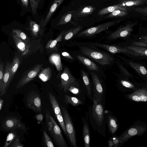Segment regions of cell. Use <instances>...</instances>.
Segmentation results:
<instances>
[{"label": "cell", "mask_w": 147, "mask_h": 147, "mask_svg": "<svg viewBox=\"0 0 147 147\" xmlns=\"http://www.w3.org/2000/svg\"><path fill=\"white\" fill-rule=\"evenodd\" d=\"M20 61L17 56L13 58L10 71L9 81L11 83L19 66Z\"/></svg>", "instance_id": "28"}, {"label": "cell", "mask_w": 147, "mask_h": 147, "mask_svg": "<svg viewBox=\"0 0 147 147\" xmlns=\"http://www.w3.org/2000/svg\"><path fill=\"white\" fill-rule=\"evenodd\" d=\"M9 147H23L24 145L20 142L19 136H17L9 146Z\"/></svg>", "instance_id": "43"}, {"label": "cell", "mask_w": 147, "mask_h": 147, "mask_svg": "<svg viewBox=\"0 0 147 147\" xmlns=\"http://www.w3.org/2000/svg\"><path fill=\"white\" fill-rule=\"evenodd\" d=\"M132 44L137 46L147 47V44L141 41H134L132 43Z\"/></svg>", "instance_id": "47"}, {"label": "cell", "mask_w": 147, "mask_h": 147, "mask_svg": "<svg viewBox=\"0 0 147 147\" xmlns=\"http://www.w3.org/2000/svg\"><path fill=\"white\" fill-rule=\"evenodd\" d=\"M108 125L110 133L112 134H115L118 128V124L116 119L111 115H109L108 119Z\"/></svg>", "instance_id": "27"}, {"label": "cell", "mask_w": 147, "mask_h": 147, "mask_svg": "<svg viewBox=\"0 0 147 147\" xmlns=\"http://www.w3.org/2000/svg\"><path fill=\"white\" fill-rule=\"evenodd\" d=\"M3 99L0 98V111H1L3 107Z\"/></svg>", "instance_id": "52"}, {"label": "cell", "mask_w": 147, "mask_h": 147, "mask_svg": "<svg viewBox=\"0 0 147 147\" xmlns=\"http://www.w3.org/2000/svg\"><path fill=\"white\" fill-rule=\"evenodd\" d=\"M127 13L122 10L117 9L111 12L106 17L113 18L117 17H122L127 16Z\"/></svg>", "instance_id": "36"}, {"label": "cell", "mask_w": 147, "mask_h": 147, "mask_svg": "<svg viewBox=\"0 0 147 147\" xmlns=\"http://www.w3.org/2000/svg\"><path fill=\"white\" fill-rule=\"evenodd\" d=\"M61 55L69 63H71L77 60L71 54H70L67 52L64 51L62 52L61 53Z\"/></svg>", "instance_id": "42"}, {"label": "cell", "mask_w": 147, "mask_h": 147, "mask_svg": "<svg viewBox=\"0 0 147 147\" xmlns=\"http://www.w3.org/2000/svg\"><path fill=\"white\" fill-rule=\"evenodd\" d=\"M42 66V64H38L28 70L22 76L16 86V88L24 86L35 78Z\"/></svg>", "instance_id": "10"}, {"label": "cell", "mask_w": 147, "mask_h": 147, "mask_svg": "<svg viewBox=\"0 0 147 147\" xmlns=\"http://www.w3.org/2000/svg\"><path fill=\"white\" fill-rule=\"evenodd\" d=\"M40 0H30L32 13H36Z\"/></svg>", "instance_id": "40"}, {"label": "cell", "mask_w": 147, "mask_h": 147, "mask_svg": "<svg viewBox=\"0 0 147 147\" xmlns=\"http://www.w3.org/2000/svg\"><path fill=\"white\" fill-rule=\"evenodd\" d=\"M27 29L34 37H37L39 34H41L43 30L40 24H38L36 22L32 20L30 21L29 27Z\"/></svg>", "instance_id": "21"}, {"label": "cell", "mask_w": 147, "mask_h": 147, "mask_svg": "<svg viewBox=\"0 0 147 147\" xmlns=\"http://www.w3.org/2000/svg\"><path fill=\"white\" fill-rule=\"evenodd\" d=\"M22 6L27 9L28 7V0H20Z\"/></svg>", "instance_id": "50"}, {"label": "cell", "mask_w": 147, "mask_h": 147, "mask_svg": "<svg viewBox=\"0 0 147 147\" xmlns=\"http://www.w3.org/2000/svg\"><path fill=\"white\" fill-rule=\"evenodd\" d=\"M129 65L139 74L146 75L147 74V70L144 66L139 64L130 62Z\"/></svg>", "instance_id": "32"}, {"label": "cell", "mask_w": 147, "mask_h": 147, "mask_svg": "<svg viewBox=\"0 0 147 147\" xmlns=\"http://www.w3.org/2000/svg\"><path fill=\"white\" fill-rule=\"evenodd\" d=\"M28 107L36 112H41L42 110L40 96L36 92L32 91L29 93L26 98Z\"/></svg>", "instance_id": "12"}, {"label": "cell", "mask_w": 147, "mask_h": 147, "mask_svg": "<svg viewBox=\"0 0 147 147\" xmlns=\"http://www.w3.org/2000/svg\"><path fill=\"white\" fill-rule=\"evenodd\" d=\"M17 136L16 132L12 131L9 133L7 136L4 145V147L8 146Z\"/></svg>", "instance_id": "37"}, {"label": "cell", "mask_w": 147, "mask_h": 147, "mask_svg": "<svg viewBox=\"0 0 147 147\" xmlns=\"http://www.w3.org/2000/svg\"><path fill=\"white\" fill-rule=\"evenodd\" d=\"M71 54L86 68L89 72H94L103 78H105V69L99 64L95 63L78 51H73L71 52Z\"/></svg>", "instance_id": "4"}, {"label": "cell", "mask_w": 147, "mask_h": 147, "mask_svg": "<svg viewBox=\"0 0 147 147\" xmlns=\"http://www.w3.org/2000/svg\"><path fill=\"white\" fill-rule=\"evenodd\" d=\"M121 84L124 86L130 88H134L135 86L132 84L127 81L122 80L120 81Z\"/></svg>", "instance_id": "45"}, {"label": "cell", "mask_w": 147, "mask_h": 147, "mask_svg": "<svg viewBox=\"0 0 147 147\" xmlns=\"http://www.w3.org/2000/svg\"><path fill=\"white\" fill-rule=\"evenodd\" d=\"M90 73L93 84L94 96L104 105L105 90V86L102 81L103 78L94 72L92 71Z\"/></svg>", "instance_id": "6"}, {"label": "cell", "mask_w": 147, "mask_h": 147, "mask_svg": "<svg viewBox=\"0 0 147 147\" xmlns=\"http://www.w3.org/2000/svg\"><path fill=\"white\" fill-rule=\"evenodd\" d=\"M35 118L38 121V123H39L42 121L43 118V116L42 113H40L36 115Z\"/></svg>", "instance_id": "49"}, {"label": "cell", "mask_w": 147, "mask_h": 147, "mask_svg": "<svg viewBox=\"0 0 147 147\" xmlns=\"http://www.w3.org/2000/svg\"><path fill=\"white\" fill-rule=\"evenodd\" d=\"M147 4V0H119L117 5L121 7L127 9V7Z\"/></svg>", "instance_id": "18"}, {"label": "cell", "mask_w": 147, "mask_h": 147, "mask_svg": "<svg viewBox=\"0 0 147 147\" xmlns=\"http://www.w3.org/2000/svg\"><path fill=\"white\" fill-rule=\"evenodd\" d=\"M61 112L64 119L68 137L72 146L77 147L76 132L72 121L66 109L61 106Z\"/></svg>", "instance_id": "7"}, {"label": "cell", "mask_w": 147, "mask_h": 147, "mask_svg": "<svg viewBox=\"0 0 147 147\" xmlns=\"http://www.w3.org/2000/svg\"><path fill=\"white\" fill-rule=\"evenodd\" d=\"M12 34L18 37L26 43L28 44L30 40L27 35L23 32L18 29H13Z\"/></svg>", "instance_id": "34"}, {"label": "cell", "mask_w": 147, "mask_h": 147, "mask_svg": "<svg viewBox=\"0 0 147 147\" xmlns=\"http://www.w3.org/2000/svg\"><path fill=\"white\" fill-rule=\"evenodd\" d=\"M60 87L65 92H67L69 86L76 80L72 74L69 68L65 67L60 74Z\"/></svg>", "instance_id": "9"}, {"label": "cell", "mask_w": 147, "mask_h": 147, "mask_svg": "<svg viewBox=\"0 0 147 147\" xmlns=\"http://www.w3.org/2000/svg\"><path fill=\"white\" fill-rule=\"evenodd\" d=\"M95 7L91 6H88L83 8L78 13V15L80 16H87L91 14L95 10Z\"/></svg>", "instance_id": "35"}, {"label": "cell", "mask_w": 147, "mask_h": 147, "mask_svg": "<svg viewBox=\"0 0 147 147\" xmlns=\"http://www.w3.org/2000/svg\"><path fill=\"white\" fill-rule=\"evenodd\" d=\"M117 23V22L114 21H111L88 28L79 32L74 38L84 39L93 37L101 32L106 30Z\"/></svg>", "instance_id": "5"}, {"label": "cell", "mask_w": 147, "mask_h": 147, "mask_svg": "<svg viewBox=\"0 0 147 147\" xmlns=\"http://www.w3.org/2000/svg\"><path fill=\"white\" fill-rule=\"evenodd\" d=\"M79 84L77 80L73 84L71 85L68 89V91L75 94H78L80 92Z\"/></svg>", "instance_id": "38"}, {"label": "cell", "mask_w": 147, "mask_h": 147, "mask_svg": "<svg viewBox=\"0 0 147 147\" xmlns=\"http://www.w3.org/2000/svg\"><path fill=\"white\" fill-rule=\"evenodd\" d=\"M132 9L134 11L142 14L144 16H147V7H133Z\"/></svg>", "instance_id": "44"}, {"label": "cell", "mask_w": 147, "mask_h": 147, "mask_svg": "<svg viewBox=\"0 0 147 147\" xmlns=\"http://www.w3.org/2000/svg\"><path fill=\"white\" fill-rule=\"evenodd\" d=\"M12 63L6 61L4 75L1 85L0 86V96L5 95L10 83L9 81L10 71Z\"/></svg>", "instance_id": "14"}, {"label": "cell", "mask_w": 147, "mask_h": 147, "mask_svg": "<svg viewBox=\"0 0 147 147\" xmlns=\"http://www.w3.org/2000/svg\"><path fill=\"white\" fill-rule=\"evenodd\" d=\"M67 30L62 31L55 40H49L45 48L47 49H52L55 47L57 42L62 41L63 36Z\"/></svg>", "instance_id": "30"}, {"label": "cell", "mask_w": 147, "mask_h": 147, "mask_svg": "<svg viewBox=\"0 0 147 147\" xmlns=\"http://www.w3.org/2000/svg\"><path fill=\"white\" fill-rule=\"evenodd\" d=\"M104 105L93 96L92 105L89 108L88 117L89 122L94 130L105 136L106 121Z\"/></svg>", "instance_id": "2"}, {"label": "cell", "mask_w": 147, "mask_h": 147, "mask_svg": "<svg viewBox=\"0 0 147 147\" xmlns=\"http://www.w3.org/2000/svg\"><path fill=\"white\" fill-rule=\"evenodd\" d=\"M63 131L66 136L68 137V134L66 131L64 119L62 113H60L55 115Z\"/></svg>", "instance_id": "39"}, {"label": "cell", "mask_w": 147, "mask_h": 147, "mask_svg": "<svg viewBox=\"0 0 147 147\" xmlns=\"http://www.w3.org/2000/svg\"><path fill=\"white\" fill-rule=\"evenodd\" d=\"M83 26H78L67 30L63 36L62 40L69 41V44L71 42L70 41L71 40V42L72 40L74 38L75 36L79 32H80Z\"/></svg>", "instance_id": "19"}, {"label": "cell", "mask_w": 147, "mask_h": 147, "mask_svg": "<svg viewBox=\"0 0 147 147\" xmlns=\"http://www.w3.org/2000/svg\"><path fill=\"white\" fill-rule=\"evenodd\" d=\"M3 68V64L1 61L0 64V86L1 85L4 75Z\"/></svg>", "instance_id": "46"}, {"label": "cell", "mask_w": 147, "mask_h": 147, "mask_svg": "<svg viewBox=\"0 0 147 147\" xmlns=\"http://www.w3.org/2000/svg\"><path fill=\"white\" fill-rule=\"evenodd\" d=\"M80 74L84 86L86 88L88 95L90 96L91 93V84L88 75L83 69L80 70Z\"/></svg>", "instance_id": "23"}, {"label": "cell", "mask_w": 147, "mask_h": 147, "mask_svg": "<svg viewBox=\"0 0 147 147\" xmlns=\"http://www.w3.org/2000/svg\"><path fill=\"white\" fill-rule=\"evenodd\" d=\"M72 14L71 11H69L63 14L57 24V26L66 24L69 22L71 19Z\"/></svg>", "instance_id": "33"}, {"label": "cell", "mask_w": 147, "mask_h": 147, "mask_svg": "<svg viewBox=\"0 0 147 147\" xmlns=\"http://www.w3.org/2000/svg\"><path fill=\"white\" fill-rule=\"evenodd\" d=\"M124 48L132 51L134 53V55L147 57V48L132 45Z\"/></svg>", "instance_id": "22"}, {"label": "cell", "mask_w": 147, "mask_h": 147, "mask_svg": "<svg viewBox=\"0 0 147 147\" xmlns=\"http://www.w3.org/2000/svg\"><path fill=\"white\" fill-rule=\"evenodd\" d=\"M83 123V137L84 146L85 147H90V132L88 123L86 119H82Z\"/></svg>", "instance_id": "20"}, {"label": "cell", "mask_w": 147, "mask_h": 147, "mask_svg": "<svg viewBox=\"0 0 147 147\" xmlns=\"http://www.w3.org/2000/svg\"><path fill=\"white\" fill-rule=\"evenodd\" d=\"M2 127L5 130L14 131L17 129H25V127L20 119L14 117L9 116L6 117L3 121Z\"/></svg>", "instance_id": "13"}, {"label": "cell", "mask_w": 147, "mask_h": 147, "mask_svg": "<svg viewBox=\"0 0 147 147\" xmlns=\"http://www.w3.org/2000/svg\"><path fill=\"white\" fill-rule=\"evenodd\" d=\"M50 62L54 65L57 70L60 71L62 70V65L61 61L60 56L59 53H53L49 58Z\"/></svg>", "instance_id": "24"}, {"label": "cell", "mask_w": 147, "mask_h": 147, "mask_svg": "<svg viewBox=\"0 0 147 147\" xmlns=\"http://www.w3.org/2000/svg\"><path fill=\"white\" fill-rule=\"evenodd\" d=\"M135 25V23L127 24L120 27L105 37H103L102 39L106 41H113L117 39L127 36L133 31V28Z\"/></svg>", "instance_id": "8"}, {"label": "cell", "mask_w": 147, "mask_h": 147, "mask_svg": "<svg viewBox=\"0 0 147 147\" xmlns=\"http://www.w3.org/2000/svg\"><path fill=\"white\" fill-rule=\"evenodd\" d=\"M45 116L48 130L55 141L59 147H67L60 129L48 111H47Z\"/></svg>", "instance_id": "3"}, {"label": "cell", "mask_w": 147, "mask_h": 147, "mask_svg": "<svg viewBox=\"0 0 147 147\" xmlns=\"http://www.w3.org/2000/svg\"><path fill=\"white\" fill-rule=\"evenodd\" d=\"M65 0H54L50 8L48 13L44 19H42L40 22L42 29L43 30L44 28L48 24L52 15L58 7L61 5Z\"/></svg>", "instance_id": "15"}, {"label": "cell", "mask_w": 147, "mask_h": 147, "mask_svg": "<svg viewBox=\"0 0 147 147\" xmlns=\"http://www.w3.org/2000/svg\"><path fill=\"white\" fill-rule=\"evenodd\" d=\"M64 96V102L67 104H70L76 107L83 103L80 99L76 97L70 96L66 94Z\"/></svg>", "instance_id": "31"}, {"label": "cell", "mask_w": 147, "mask_h": 147, "mask_svg": "<svg viewBox=\"0 0 147 147\" xmlns=\"http://www.w3.org/2000/svg\"><path fill=\"white\" fill-rule=\"evenodd\" d=\"M14 42L19 51L22 56L28 54L30 51V47L28 43H26L18 37L11 34Z\"/></svg>", "instance_id": "16"}, {"label": "cell", "mask_w": 147, "mask_h": 147, "mask_svg": "<svg viewBox=\"0 0 147 147\" xmlns=\"http://www.w3.org/2000/svg\"><path fill=\"white\" fill-rule=\"evenodd\" d=\"M78 51L82 54L96 62L105 69L110 68L115 62L114 57L110 53L98 49L85 45H78Z\"/></svg>", "instance_id": "1"}, {"label": "cell", "mask_w": 147, "mask_h": 147, "mask_svg": "<svg viewBox=\"0 0 147 147\" xmlns=\"http://www.w3.org/2000/svg\"><path fill=\"white\" fill-rule=\"evenodd\" d=\"M128 97L131 100L137 102L147 101V90L145 88L138 89L128 95Z\"/></svg>", "instance_id": "17"}, {"label": "cell", "mask_w": 147, "mask_h": 147, "mask_svg": "<svg viewBox=\"0 0 147 147\" xmlns=\"http://www.w3.org/2000/svg\"><path fill=\"white\" fill-rule=\"evenodd\" d=\"M119 9L128 13L126 9L121 7L117 5L110 6L100 10L98 13V15L102 16L109 13L115 10Z\"/></svg>", "instance_id": "25"}, {"label": "cell", "mask_w": 147, "mask_h": 147, "mask_svg": "<svg viewBox=\"0 0 147 147\" xmlns=\"http://www.w3.org/2000/svg\"><path fill=\"white\" fill-rule=\"evenodd\" d=\"M112 140L113 143L114 147L118 146L119 145V143H120L119 137L118 138L113 137V138Z\"/></svg>", "instance_id": "48"}, {"label": "cell", "mask_w": 147, "mask_h": 147, "mask_svg": "<svg viewBox=\"0 0 147 147\" xmlns=\"http://www.w3.org/2000/svg\"><path fill=\"white\" fill-rule=\"evenodd\" d=\"M52 75V70L50 67L43 70L38 74V78L43 82H46L49 80Z\"/></svg>", "instance_id": "29"}, {"label": "cell", "mask_w": 147, "mask_h": 147, "mask_svg": "<svg viewBox=\"0 0 147 147\" xmlns=\"http://www.w3.org/2000/svg\"><path fill=\"white\" fill-rule=\"evenodd\" d=\"M108 145L110 147H111L114 146L112 140H110L108 141Z\"/></svg>", "instance_id": "53"}, {"label": "cell", "mask_w": 147, "mask_h": 147, "mask_svg": "<svg viewBox=\"0 0 147 147\" xmlns=\"http://www.w3.org/2000/svg\"><path fill=\"white\" fill-rule=\"evenodd\" d=\"M146 130V128L141 125H136L131 127L119 137L120 143L127 142L133 136L141 135Z\"/></svg>", "instance_id": "11"}, {"label": "cell", "mask_w": 147, "mask_h": 147, "mask_svg": "<svg viewBox=\"0 0 147 147\" xmlns=\"http://www.w3.org/2000/svg\"><path fill=\"white\" fill-rule=\"evenodd\" d=\"M140 41L147 44V35L142 36L141 37V40Z\"/></svg>", "instance_id": "51"}, {"label": "cell", "mask_w": 147, "mask_h": 147, "mask_svg": "<svg viewBox=\"0 0 147 147\" xmlns=\"http://www.w3.org/2000/svg\"><path fill=\"white\" fill-rule=\"evenodd\" d=\"M43 134L46 146L48 147H54V146L53 144L45 131H43Z\"/></svg>", "instance_id": "41"}, {"label": "cell", "mask_w": 147, "mask_h": 147, "mask_svg": "<svg viewBox=\"0 0 147 147\" xmlns=\"http://www.w3.org/2000/svg\"><path fill=\"white\" fill-rule=\"evenodd\" d=\"M49 96L50 102L55 115L61 113V111L55 96L51 92H49Z\"/></svg>", "instance_id": "26"}]
</instances>
